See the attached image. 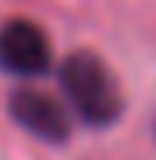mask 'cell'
<instances>
[{
  "label": "cell",
  "mask_w": 156,
  "mask_h": 160,
  "mask_svg": "<svg viewBox=\"0 0 156 160\" xmlns=\"http://www.w3.org/2000/svg\"><path fill=\"white\" fill-rule=\"evenodd\" d=\"M50 36L29 18H11L0 25V68L18 78H39L50 71Z\"/></svg>",
  "instance_id": "cell-2"
},
{
  "label": "cell",
  "mask_w": 156,
  "mask_h": 160,
  "mask_svg": "<svg viewBox=\"0 0 156 160\" xmlns=\"http://www.w3.org/2000/svg\"><path fill=\"white\" fill-rule=\"evenodd\" d=\"M7 114L14 118L18 128H25L43 142H68L71 139L68 110L43 89H14L7 96Z\"/></svg>",
  "instance_id": "cell-3"
},
{
  "label": "cell",
  "mask_w": 156,
  "mask_h": 160,
  "mask_svg": "<svg viewBox=\"0 0 156 160\" xmlns=\"http://www.w3.org/2000/svg\"><path fill=\"white\" fill-rule=\"evenodd\" d=\"M60 89L89 128H110L124 114V92L110 64L92 50H75L60 64Z\"/></svg>",
  "instance_id": "cell-1"
}]
</instances>
